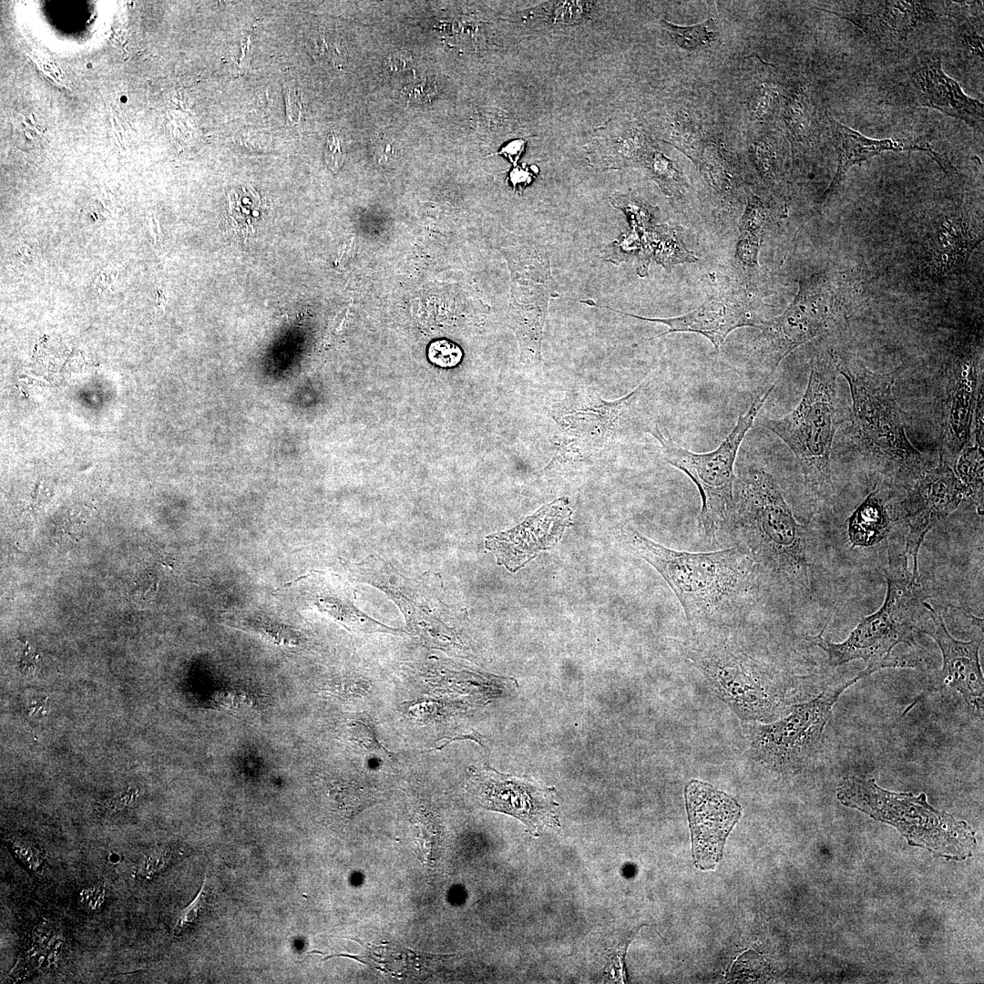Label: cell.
<instances>
[{
    "mask_svg": "<svg viewBox=\"0 0 984 984\" xmlns=\"http://www.w3.org/2000/svg\"><path fill=\"white\" fill-rule=\"evenodd\" d=\"M526 143L527 140L525 138L513 139L500 148L495 154L504 156L513 166H517L518 161L525 149Z\"/></svg>",
    "mask_w": 984,
    "mask_h": 984,
    "instance_id": "7dc6e473",
    "label": "cell"
},
{
    "mask_svg": "<svg viewBox=\"0 0 984 984\" xmlns=\"http://www.w3.org/2000/svg\"><path fill=\"white\" fill-rule=\"evenodd\" d=\"M766 219L767 209L756 196L750 194L739 221L740 236L735 253L739 262L747 268L758 266L760 238Z\"/></svg>",
    "mask_w": 984,
    "mask_h": 984,
    "instance_id": "f546056e",
    "label": "cell"
},
{
    "mask_svg": "<svg viewBox=\"0 0 984 984\" xmlns=\"http://www.w3.org/2000/svg\"><path fill=\"white\" fill-rule=\"evenodd\" d=\"M964 499V490L953 466L941 458L907 489L900 507L908 527L905 551L912 559L911 571L915 577H920L918 553L927 534Z\"/></svg>",
    "mask_w": 984,
    "mask_h": 984,
    "instance_id": "2e32d148",
    "label": "cell"
},
{
    "mask_svg": "<svg viewBox=\"0 0 984 984\" xmlns=\"http://www.w3.org/2000/svg\"><path fill=\"white\" fill-rule=\"evenodd\" d=\"M730 524L757 573L791 589H811L806 528L794 518L771 473L750 468L735 480Z\"/></svg>",
    "mask_w": 984,
    "mask_h": 984,
    "instance_id": "7a4b0ae2",
    "label": "cell"
},
{
    "mask_svg": "<svg viewBox=\"0 0 984 984\" xmlns=\"http://www.w3.org/2000/svg\"><path fill=\"white\" fill-rule=\"evenodd\" d=\"M646 232L630 227L617 240L601 249V258L606 261L620 265L632 256L638 257L642 249Z\"/></svg>",
    "mask_w": 984,
    "mask_h": 984,
    "instance_id": "e575fe53",
    "label": "cell"
},
{
    "mask_svg": "<svg viewBox=\"0 0 984 984\" xmlns=\"http://www.w3.org/2000/svg\"><path fill=\"white\" fill-rule=\"evenodd\" d=\"M209 889L207 885V877H205L203 884L195 897V898L187 906L179 915L173 928L172 935L179 937L188 929L194 927L206 913L209 905Z\"/></svg>",
    "mask_w": 984,
    "mask_h": 984,
    "instance_id": "8d00e7d4",
    "label": "cell"
},
{
    "mask_svg": "<svg viewBox=\"0 0 984 984\" xmlns=\"http://www.w3.org/2000/svg\"><path fill=\"white\" fill-rule=\"evenodd\" d=\"M799 285L788 308L757 327L760 333L748 354L753 371L770 375L789 354L825 333L842 314V293L825 278L803 279Z\"/></svg>",
    "mask_w": 984,
    "mask_h": 984,
    "instance_id": "9c48e42d",
    "label": "cell"
},
{
    "mask_svg": "<svg viewBox=\"0 0 984 984\" xmlns=\"http://www.w3.org/2000/svg\"><path fill=\"white\" fill-rule=\"evenodd\" d=\"M116 276V270L111 268L104 269L96 279L95 286L97 290L99 292L108 290V288L113 283Z\"/></svg>",
    "mask_w": 984,
    "mask_h": 984,
    "instance_id": "f907efd6",
    "label": "cell"
},
{
    "mask_svg": "<svg viewBox=\"0 0 984 984\" xmlns=\"http://www.w3.org/2000/svg\"><path fill=\"white\" fill-rule=\"evenodd\" d=\"M947 15L958 22L956 42L963 60L969 66L983 67V35L980 18L967 15L959 2H948Z\"/></svg>",
    "mask_w": 984,
    "mask_h": 984,
    "instance_id": "4dcf8cb0",
    "label": "cell"
},
{
    "mask_svg": "<svg viewBox=\"0 0 984 984\" xmlns=\"http://www.w3.org/2000/svg\"><path fill=\"white\" fill-rule=\"evenodd\" d=\"M830 123L834 143L838 155V164L836 172L829 188L825 191L824 197L829 196L838 187L850 168L883 152L925 151L936 157L930 144L922 138L877 139L867 138L833 118H830Z\"/></svg>",
    "mask_w": 984,
    "mask_h": 984,
    "instance_id": "cb8c5ba5",
    "label": "cell"
},
{
    "mask_svg": "<svg viewBox=\"0 0 984 984\" xmlns=\"http://www.w3.org/2000/svg\"><path fill=\"white\" fill-rule=\"evenodd\" d=\"M641 162L666 195L682 194L685 181L673 161L659 151L648 150Z\"/></svg>",
    "mask_w": 984,
    "mask_h": 984,
    "instance_id": "1f68e13d",
    "label": "cell"
},
{
    "mask_svg": "<svg viewBox=\"0 0 984 984\" xmlns=\"http://www.w3.org/2000/svg\"><path fill=\"white\" fill-rule=\"evenodd\" d=\"M886 97L893 104L927 107L982 130L984 106L945 73L940 56L920 52L890 80Z\"/></svg>",
    "mask_w": 984,
    "mask_h": 984,
    "instance_id": "7c38bea8",
    "label": "cell"
},
{
    "mask_svg": "<svg viewBox=\"0 0 984 984\" xmlns=\"http://www.w3.org/2000/svg\"><path fill=\"white\" fill-rule=\"evenodd\" d=\"M516 279V331L521 359L531 365L541 363L543 329L549 301L559 295L546 252L530 245Z\"/></svg>",
    "mask_w": 984,
    "mask_h": 984,
    "instance_id": "ac0fdd59",
    "label": "cell"
},
{
    "mask_svg": "<svg viewBox=\"0 0 984 984\" xmlns=\"http://www.w3.org/2000/svg\"><path fill=\"white\" fill-rule=\"evenodd\" d=\"M704 279H706L705 283L710 289L708 298L694 311L677 317L652 318L640 316L615 310L609 306L598 305L592 300H587L585 304L608 309L642 321L660 323L668 327L666 332L648 340H653L673 333H695L705 336L712 343L715 351L719 352L720 346L731 332L746 326L757 328L764 319L759 313L757 304L751 298H748L744 289L728 281L725 277L719 280L714 273L704 276Z\"/></svg>",
    "mask_w": 984,
    "mask_h": 984,
    "instance_id": "4fadbf2b",
    "label": "cell"
},
{
    "mask_svg": "<svg viewBox=\"0 0 984 984\" xmlns=\"http://www.w3.org/2000/svg\"><path fill=\"white\" fill-rule=\"evenodd\" d=\"M610 201L614 208L625 214L630 227L646 232L654 225L658 207L650 204L633 191L615 192L610 197Z\"/></svg>",
    "mask_w": 984,
    "mask_h": 984,
    "instance_id": "d6a6232c",
    "label": "cell"
},
{
    "mask_svg": "<svg viewBox=\"0 0 984 984\" xmlns=\"http://www.w3.org/2000/svg\"><path fill=\"white\" fill-rule=\"evenodd\" d=\"M887 593L881 607L864 618L842 642L835 643L822 633L808 637V641L823 650L831 667L856 660L866 664L868 675L885 668H914L921 661L915 656H894L893 650L901 643L918 648L917 636L928 599L920 577L908 570L905 549L888 547Z\"/></svg>",
    "mask_w": 984,
    "mask_h": 984,
    "instance_id": "3957f363",
    "label": "cell"
},
{
    "mask_svg": "<svg viewBox=\"0 0 984 984\" xmlns=\"http://www.w3.org/2000/svg\"><path fill=\"white\" fill-rule=\"evenodd\" d=\"M645 384L642 382L630 394L614 401L604 400L594 394L582 395L579 400L553 415L552 418L560 429L557 457L559 460L583 459L635 427L648 433L652 421L640 416L637 408Z\"/></svg>",
    "mask_w": 984,
    "mask_h": 984,
    "instance_id": "8fae6325",
    "label": "cell"
},
{
    "mask_svg": "<svg viewBox=\"0 0 984 984\" xmlns=\"http://www.w3.org/2000/svg\"><path fill=\"white\" fill-rule=\"evenodd\" d=\"M177 856L170 847H157L146 852L138 861L136 876L140 880H151L165 870Z\"/></svg>",
    "mask_w": 984,
    "mask_h": 984,
    "instance_id": "d590c367",
    "label": "cell"
},
{
    "mask_svg": "<svg viewBox=\"0 0 984 984\" xmlns=\"http://www.w3.org/2000/svg\"><path fill=\"white\" fill-rule=\"evenodd\" d=\"M324 159L328 168L336 172L343 162L342 138L339 135L330 133L324 147Z\"/></svg>",
    "mask_w": 984,
    "mask_h": 984,
    "instance_id": "ee69618b",
    "label": "cell"
},
{
    "mask_svg": "<svg viewBox=\"0 0 984 984\" xmlns=\"http://www.w3.org/2000/svg\"><path fill=\"white\" fill-rule=\"evenodd\" d=\"M967 444L958 455L953 470L962 485L965 499H969L983 515V399L976 401Z\"/></svg>",
    "mask_w": 984,
    "mask_h": 984,
    "instance_id": "484cf974",
    "label": "cell"
},
{
    "mask_svg": "<svg viewBox=\"0 0 984 984\" xmlns=\"http://www.w3.org/2000/svg\"><path fill=\"white\" fill-rule=\"evenodd\" d=\"M434 90L435 87L430 82H418L412 86L406 94H408L410 97H413L412 99L421 101L427 97H430Z\"/></svg>",
    "mask_w": 984,
    "mask_h": 984,
    "instance_id": "681fc988",
    "label": "cell"
},
{
    "mask_svg": "<svg viewBox=\"0 0 984 984\" xmlns=\"http://www.w3.org/2000/svg\"><path fill=\"white\" fill-rule=\"evenodd\" d=\"M138 797V790L134 787H129L118 793L114 797L101 803L98 810L105 815H111L133 805Z\"/></svg>",
    "mask_w": 984,
    "mask_h": 984,
    "instance_id": "b9f144b4",
    "label": "cell"
},
{
    "mask_svg": "<svg viewBox=\"0 0 984 984\" xmlns=\"http://www.w3.org/2000/svg\"><path fill=\"white\" fill-rule=\"evenodd\" d=\"M586 6L584 2H561L555 10V20L562 23L577 22L585 15Z\"/></svg>",
    "mask_w": 984,
    "mask_h": 984,
    "instance_id": "bcb514c9",
    "label": "cell"
},
{
    "mask_svg": "<svg viewBox=\"0 0 984 984\" xmlns=\"http://www.w3.org/2000/svg\"><path fill=\"white\" fill-rule=\"evenodd\" d=\"M932 242L935 244L933 257L938 259L935 263H939L941 272H958L963 269L968 257L978 242L972 241L968 231L952 220H946L940 224V228L935 233Z\"/></svg>",
    "mask_w": 984,
    "mask_h": 984,
    "instance_id": "f1b7e54d",
    "label": "cell"
},
{
    "mask_svg": "<svg viewBox=\"0 0 984 984\" xmlns=\"http://www.w3.org/2000/svg\"><path fill=\"white\" fill-rule=\"evenodd\" d=\"M661 25L679 46L688 50L708 45L717 36L716 26L712 18L687 26H678L666 20H662Z\"/></svg>",
    "mask_w": 984,
    "mask_h": 984,
    "instance_id": "836d02e7",
    "label": "cell"
},
{
    "mask_svg": "<svg viewBox=\"0 0 984 984\" xmlns=\"http://www.w3.org/2000/svg\"><path fill=\"white\" fill-rule=\"evenodd\" d=\"M109 889L105 883H96L83 887L78 895L80 905L88 912H97L105 906Z\"/></svg>",
    "mask_w": 984,
    "mask_h": 984,
    "instance_id": "60d3db41",
    "label": "cell"
},
{
    "mask_svg": "<svg viewBox=\"0 0 984 984\" xmlns=\"http://www.w3.org/2000/svg\"><path fill=\"white\" fill-rule=\"evenodd\" d=\"M626 535L634 551L671 587L692 628L703 630L723 622L751 600L758 573L747 549L679 551L633 529Z\"/></svg>",
    "mask_w": 984,
    "mask_h": 984,
    "instance_id": "6da1fadb",
    "label": "cell"
},
{
    "mask_svg": "<svg viewBox=\"0 0 984 984\" xmlns=\"http://www.w3.org/2000/svg\"><path fill=\"white\" fill-rule=\"evenodd\" d=\"M857 8L846 13H833L848 20L871 40L883 45H897L923 26L932 24L945 11L935 8L937 2L872 1L857 3ZM945 15V14H944Z\"/></svg>",
    "mask_w": 984,
    "mask_h": 984,
    "instance_id": "7402d4cb",
    "label": "cell"
},
{
    "mask_svg": "<svg viewBox=\"0 0 984 984\" xmlns=\"http://www.w3.org/2000/svg\"><path fill=\"white\" fill-rule=\"evenodd\" d=\"M477 803L490 811L510 815L521 821L532 836L545 827H559L556 789L524 776H514L484 765L474 768L469 782Z\"/></svg>",
    "mask_w": 984,
    "mask_h": 984,
    "instance_id": "5bb4252c",
    "label": "cell"
},
{
    "mask_svg": "<svg viewBox=\"0 0 984 984\" xmlns=\"http://www.w3.org/2000/svg\"><path fill=\"white\" fill-rule=\"evenodd\" d=\"M775 384L753 399L748 410L739 415L733 428L712 451L695 453L682 448L653 422L648 431L660 442L664 460L685 473L696 485L702 499L699 531L710 540L730 524L734 507V464L738 450Z\"/></svg>",
    "mask_w": 984,
    "mask_h": 984,
    "instance_id": "52a82bcc",
    "label": "cell"
},
{
    "mask_svg": "<svg viewBox=\"0 0 984 984\" xmlns=\"http://www.w3.org/2000/svg\"><path fill=\"white\" fill-rule=\"evenodd\" d=\"M295 581L298 582L308 607L325 614L352 632H404L401 629L386 626L361 611L354 604L350 587L338 575L313 570Z\"/></svg>",
    "mask_w": 984,
    "mask_h": 984,
    "instance_id": "603a6c76",
    "label": "cell"
},
{
    "mask_svg": "<svg viewBox=\"0 0 984 984\" xmlns=\"http://www.w3.org/2000/svg\"><path fill=\"white\" fill-rule=\"evenodd\" d=\"M943 608L928 599L920 633L930 636L938 645L943 664L939 671L943 685L954 689L964 699L971 713L983 715L984 679L979 663L983 634L968 641L954 638L948 630Z\"/></svg>",
    "mask_w": 984,
    "mask_h": 984,
    "instance_id": "d6986e66",
    "label": "cell"
},
{
    "mask_svg": "<svg viewBox=\"0 0 984 984\" xmlns=\"http://www.w3.org/2000/svg\"><path fill=\"white\" fill-rule=\"evenodd\" d=\"M688 654L718 695L743 719L770 720L782 706V675L713 630L695 639Z\"/></svg>",
    "mask_w": 984,
    "mask_h": 984,
    "instance_id": "ba28073f",
    "label": "cell"
},
{
    "mask_svg": "<svg viewBox=\"0 0 984 984\" xmlns=\"http://www.w3.org/2000/svg\"><path fill=\"white\" fill-rule=\"evenodd\" d=\"M285 93L287 116L291 122L295 123L299 118L301 109L297 93L295 92V90L291 88L286 90Z\"/></svg>",
    "mask_w": 984,
    "mask_h": 984,
    "instance_id": "c3c4849f",
    "label": "cell"
},
{
    "mask_svg": "<svg viewBox=\"0 0 984 984\" xmlns=\"http://www.w3.org/2000/svg\"><path fill=\"white\" fill-rule=\"evenodd\" d=\"M429 361L441 367L457 365L463 357L461 348L452 341L440 339L430 343L427 349Z\"/></svg>",
    "mask_w": 984,
    "mask_h": 984,
    "instance_id": "f35d334b",
    "label": "cell"
},
{
    "mask_svg": "<svg viewBox=\"0 0 984 984\" xmlns=\"http://www.w3.org/2000/svg\"><path fill=\"white\" fill-rule=\"evenodd\" d=\"M357 579L384 591L400 608L411 632L427 646L450 653L465 651L456 632L436 614L439 600L429 597L423 585L399 575L384 560L369 557L354 569Z\"/></svg>",
    "mask_w": 984,
    "mask_h": 984,
    "instance_id": "9a60e30c",
    "label": "cell"
},
{
    "mask_svg": "<svg viewBox=\"0 0 984 984\" xmlns=\"http://www.w3.org/2000/svg\"><path fill=\"white\" fill-rule=\"evenodd\" d=\"M893 519L878 489L869 492L847 520V534L852 547H872L890 534Z\"/></svg>",
    "mask_w": 984,
    "mask_h": 984,
    "instance_id": "83f0119b",
    "label": "cell"
},
{
    "mask_svg": "<svg viewBox=\"0 0 984 984\" xmlns=\"http://www.w3.org/2000/svg\"><path fill=\"white\" fill-rule=\"evenodd\" d=\"M651 260L671 272L673 266L694 262L698 258L693 251L687 249L678 228L668 224H654L647 231L642 249L638 255L637 273L640 277L647 276Z\"/></svg>",
    "mask_w": 984,
    "mask_h": 984,
    "instance_id": "4316f807",
    "label": "cell"
},
{
    "mask_svg": "<svg viewBox=\"0 0 984 984\" xmlns=\"http://www.w3.org/2000/svg\"><path fill=\"white\" fill-rule=\"evenodd\" d=\"M980 382L974 354H962L947 369L940 409L939 458L954 466L967 444Z\"/></svg>",
    "mask_w": 984,
    "mask_h": 984,
    "instance_id": "44dd1931",
    "label": "cell"
},
{
    "mask_svg": "<svg viewBox=\"0 0 984 984\" xmlns=\"http://www.w3.org/2000/svg\"><path fill=\"white\" fill-rule=\"evenodd\" d=\"M373 149L375 159L381 166H392L400 158L399 144L394 138L386 134L378 133L374 136Z\"/></svg>",
    "mask_w": 984,
    "mask_h": 984,
    "instance_id": "ab89813d",
    "label": "cell"
},
{
    "mask_svg": "<svg viewBox=\"0 0 984 984\" xmlns=\"http://www.w3.org/2000/svg\"><path fill=\"white\" fill-rule=\"evenodd\" d=\"M384 66L388 75L399 77L412 70L413 59L407 52L397 51L387 56Z\"/></svg>",
    "mask_w": 984,
    "mask_h": 984,
    "instance_id": "f6af8a7d",
    "label": "cell"
},
{
    "mask_svg": "<svg viewBox=\"0 0 984 984\" xmlns=\"http://www.w3.org/2000/svg\"><path fill=\"white\" fill-rule=\"evenodd\" d=\"M850 389L853 440L878 473L907 489L934 463L907 437L904 414L894 394V376L871 371L855 356H836Z\"/></svg>",
    "mask_w": 984,
    "mask_h": 984,
    "instance_id": "277c9868",
    "label": "cell"
},
{
    "mask_svg": "<svg viewBox=\"0 0 984 984\" xmlns=\"http://www.w3.org/2000/svg\"><path fill=\"white\" fill-rule=\"evenodd\" d=\"M538 171L539 169L536 165L513 166L508 172L507 179L511 184L513 190L521 193L524 188L529 185L537 177Z\"/></svg>",
    "mask_w": 984,
    "mask_h": 984,
    "instance_id": "7bdbcfd3",
    "label": "cell"
},
{
    "mask_svg": "<svg viewBox=\"0 0 984 984\" xmlns=\"http://www.w3.org/2000/svg\"><path fill=\"white\" fill-rule=\"evenodd\" d=\"M628 125L610 121L595 130L585 146L586 158L595 169H619L641 162L648 150L641 136Z\"/></svg>",
    "mask_w": 984,
    "mask_h": 984,
    "instance_id": "d4e9b609",
    "label": "cell"
},
{
    "mask_svg": "<svg viewBox=\"0 0 984 984\" xmlns=\"http://www.w3.org/2000/svg\"><path fill=\"white\" fill-rule=\"evenodd\" d=\"M572 511L567 497L545 504L518 526L488 535L486 548L497 565L516 572L543 550L552 548L572 525Z\"/></svg>",
    "mask_w": 984,
    "mask_h": 984,
    "instance_id": "ffe728a7",
    "label": "cell"
},
{
    "mask_svg": "<svg viewBox=\"0 0 984 984\" xmlns=\"http://www.w3.org/2000/svg\"><path fill=\"white\" fill-rule=\"evenodd\" d=\"M837 797L848 807L897 827L910 845L936 855L961 859L975 846L974 833L963 821L933 808L925 794L893 793L878 786L874 779L844 778Z\"/></svg>",
    "mask_w": 984,
    "mask_h": 984,
    "instance_id": "8992f818",
    "label": "cell"
},
{
    "mask_svg": "<svg viewBox=\"0 0 984 984\" xmlns=\"http://www.w3.org/2000/svg\"><path fill=\"white\" fill-rule=\"evenodd\" d=\"M10 847L14 854L26 866V867L36 874H40L45 867V855L41 848L31 840L15 838L10 840Z\"/></svg>",
    "mask_w": 984,
    "mask_h": 984,
    "instance_id": "74e56055",
    "label": "cell"
},
{
    "mask_svg": "<svg viewBox=\"0 0 984 984\" xmlns=\"http://www.w3.org/2000/svg\"><path fill=\"white\" fill-rule=\"evenodd\" d=\"M836 356L816 352L810 361L806 389L796 407L779 418L760 423L792 450L804 477L805 490L817 505L830 501L835 491L831 452L845 412L838 395Z\"/></svg>",
    "mask_w": 984,
    "mask_h": 984,
    "instance_id": "5b68a950",
    "label": "cell"
},
{
    "mask_svg": "<svg viewBox=\"0 0 984 984\" xmlns=\"http://www.w3.org/2000/svg\"><path fill=\"white\" fill-rule=\"evenodd\" d=\"M867 677L863 670L853 678L834 682L815 699L795 704L783 718L753 726L751 743L756 756L778 768L798 767L817 751L833 707L841 694L858 680Z\"/></svg>",
    "mask_w": 984,
    "mask_h": 984,
    "instance_id": "30bf717a",
    "label": "cell"
},
{
    "mask_svg": "<svg viewBox=\"0 0 984 984\" xmlns=\"http://www.w3.org/2000/svg\"><path fill=\"white\" fill-rule=\"evenodd\" d=\"M149 231L155 244L160 242V230L158 220L154 217L149 218Z\"/></svg>",
    "mask_w": 984,
    "mask_h": 984,
    "instance_id": "816d5d0a",
    "label": "cell"
},
{
    "mask_svg": "<svg viewBox=\"0 0 984 984\" xmlns=\"http://www.w3.org/2000/svg\"><path fill=\"white\" fill-rule=\"evenodd\" d=\"M684 794L694 865L701 870L713 869L723 858L725 840L739 821L742 807L727 794L698 780L687 784Z\"/></svg>",
    "mask_w": 984,
    "mask_h": 984,
    "instance_id": "e0dca14e",
    "label": "cell"
}]
</instances>
